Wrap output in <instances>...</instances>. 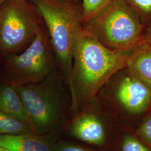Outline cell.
I'll list each match as a JSON object with an SVG mask.
<instances>
[{
    "label": "cell",
    "mask_w": 151,
    "mask_h": 151,
    "mask_svg": "<svg viewBox=\"0 0 151 151\" xmlns=\"http://www.w3.org/2000/svg\"><path fill=\"white\" fill-rule=\"evenodd\" d=\"M48 32L58 67L68 81L77 40L83 30L82 8L72 0H30Z\"/></svg>",
    "instance_id": "obj_3"
},
{
    "label": "cell",
    "mask_w": 151,
    "mask_h": 151,
    "mask_svg": "<svg viewBox=\"0 0 151 151\" xmlns=\"http://www.w3.org/2000/svg\"><path fill=\"white\" fill-rule=\"evenodd\" d=\"M135 49L126 51L111 50L83 30L76 43L68 80L74 116L97 96L115 72L127 67Z\"/></svg>",
    "instance_id": "obj_1"
},
{
    "label": "cell",
    "mask_w": 151,
    "mask_h": 151,
    "mask_svg": "<svg viewBox=\"0 0 151 151\" xmlns=\"http://www.w3.org/2000/svg\"><path fill=\"white\" fill-rule=\"evenodd\" d=\"M0 111L30 126L27 115L15 87L4 79L0 81Z\"/></svg>",
    "instance_id": "obj_10"
},
{
    "label": "cell",
    "mask_w": 151,
    "mask_h": 151,
    "mask_svg": "<svg viewBox=\"0 0 151 151\" xmlns=\"http://www.w3.org/2000/svg\"><path fill=\"white\" fill-rule=\"evenodd\" d=\"M14 87L32 131L40 135H62L74 113L70 87L59 68L43 81Z\"/></svg>",
    "instance_id": "obj_2"
},
{
    "label": "cell",
    "mask_w": 151,
    "mask_h": 151,
    "mask_svg": "<svg viewBox=\"0 0 151 151\" xmlns=\"http://www.w3.org/2000/svg\"><path fill=\"white\" fill-rule=\"evenodd\" d=\"M4 0H0V5L2 4V3L4 2Z\"/></svg>",
    "instance_id": "obj_20"
},
{
    "label": "cell",
    "mask_w": 151,
    "mask_h": 151,
    "mask_svg": "<svg viewBox=\"0 0 151 151\" xmlns=\"http://www.w3.org/2000/svg\"><path fill=\"white\" fill-rule=\"evenodd\" d=\"M143 43L150 44L151 45V24L146 28L143 38Z\"/></svg>",
    "instance_id": "obj_18"
},
{
    "label": "cell",
    "mask_w": 151,
    "mask_h": 151,
    "mask_svg": "<svg viewBox=\"0 0 151 151\" xmlns=\"http://www.w3.org/2000/svg\"><path fill=\"white\" fill-rule=\"evenodd\" d=\"M133 132L142 142L151 148V111L142 118Z\"/></svg>",
    "instance_id": "obj_17"
},
{
    "label": "cell",
    "mask_w": 151,
    "mask_h": 151,
    "mask_svg": "<svg viewBox=\"0 0 151 151\" xmlns=\"http://www.w3.org/2000/svg\"></svg>",
    "instance_id": "obj_21"
},
{
    "label": "cell",
    "mask_w": 151,
    "mask_h": 151,
    "mask_svg": "<svg viewBox=\"0 0 151 151\" xmlns=\"http://www.w3.org/2000/svg\"><path fill=\"white\" fill-rule=\"evenodd\" d=\"M60 135H40L35 133L0 135V147L9 151H54Z\"/></svg>",
    "instance_id": "obj_9"
},
{
    "label": "cell",
    "mask_w": 151,
    "mask_h": 151,
    "mask_svg": "<svg viewBox=\"0 0 151 151\" xmlns=\"http://www.w3.org/2000/svg\"><path fill=\"white\" fill-rule=\"evenodd\" d=\"M111 0H82L83 24L90 20Z\"/></svg>",
    "instance_id": "obj_16"
},
{
    "label": "cell",
    "mask_w": 151,
    "mask_h": 151,
    "mask_svg": "<svg viewBox=\"0 0 151 151\" xmlns=\"http://www.w3.org/2000/svg\"><path fill=\"white\" fill-rule=\"evenodd\" d=\"M146 26L151 24V0H123Z\"/></svg>",
    "instance_id": "obj_14"
},
{
    "label": "cell",
    "mask_w": 151,
    "mask_h": 151,
    "mask_svg": "<svg viewBox=\"0 0 151 151\" xmlns=\"http://www.w3.org/2000/svg\"><path fill=\"white\" fill-rule=\"evenodd\" d=\"M111 151H151V148L142 142L133 130L120 126Z\"/></svg>",
    "instance_id": "obj_12"
},
{
    "label": "cell",
    "mask_w": 151,
    "mask_h": 151,
    "mask_svg": "<svg viewBox=\"0 0 151 151\" xmlns=\"http://www.w3.org/2000/svg\"><path fill=\"white\" fill-rule=\"evenodd\" d=\"M127 68L151 89V45L142 43L134 50Z\"/></svg>",
    "instance_id": "obj_11"
},
{
    "label": "cell",
    "mask_w": 151,
    "mask_h": 151,
    "mask_svg": "<svg viewBox=\"0 0 151 151\" xmlns=\"http://www.w3.org/2000/svg\"><path fill=\"white\" fill-rule=\"evenodd\" d=\"M120 127L112 114L96 96L70 120L61 137L111 151Z\"/></svg>",
    "instance_id": "obj_8"
},
{
    "label": "cell",
    "mask_w": 151,
    "mask_h": 151,
    "mask_svg": "<svg viewBox=\"0 0 151 151\" xmlns=\"http://www.w3.org/2000/svg\"><path fill=\"white\" fill-rule=\"evenodd\" d=\"M44 22L30 0H4L0 5V55L27 48Z\"/></svg>",
    "instance_id": "obj_7"
},
{
    "label": "cell",
    "mask_w": 151,
    "mask_h": 151,
    "mask_svg": "<svg viewBox=\"0 0 151 151\" xmlns=\"http://www.w3.org/2000/svg\"><path fill=\"white\" fill-rule=\"evenodd\" d=\"M3 58L4 80L14 86L43 81L58 68L44 23L27 48Z\"/></svg>",
    "instance_id": "obj_6"
},
{
    "label": "cell",
    "mask_w": 151,
    "mask_h": 151,
    "mask_svg": "<svg viewBox=\"0 0 151 151\" xmlns=\"http://www.w3.org/2000/svg\"><path fill=\"white\" fill-rule=\"evenodd\" d=\"M147 26L123 0H111L83 24V29L105 47L126 51L143 43Z\"/></svg>",
    "instance_id": "obj_4"
},
{
    "label": "cell",
    "mask_w": 151,
    "mask_h": 151,
    "mask_svg": "<svg viewBox=\"0 0 151 151\" xmlns=\"http://www.w3.org/2000/svg\"><path fill=\"white\" fill-rule=\"evenodd\" d=\"M0 151H9L8 150H7L5 148H3V147H0Z\"/></svg>",
    "instance_id": "obj_19"
},
{
    "label": "cell",
    "mask_w": 151,
    "mask_h": 151,
    "mask_svg": "<svg viewBox=\"0 0 151 151\" xmlns=\"http://www.w3.org/2000/svg\"><path fill=\"white\" fill-rule=\"evenodd\" d=\"M34 133L30 127L0 111V135Z\"/></svg>",
    "instance_id": "obj_13"
},
{
    "label": "cell",
    "mask_w": 151,
    "mask_h": 151,
    "mask_svg": "<svg viewBox=\"0 0 151 151\" xmlns=\"http://www.w3.org/2000/svg\"><path fill=\"white\" fill-rule=\"evenodd\" d=\"M54 151H106L80 142L60 138L57 141Z\"/></svg>",
    "instance_id": "obj_15"
},
{
    "label": "cell",
    "mask_w": 151,
    "mask_h": 151,
    "mask_svg": "<svg viewBox=\"0 0 151 151\" xmlns=\"http://www.w3.org/2000/svg\"><path fill=\"white\" fill-rule=\"evenodd\" d=\"M97 97L120 126L134 129L151 110V89L127 67L115 72L105 83Z\"/></svg>",
    "instance_id": "obj_5"
}]
</instances>
